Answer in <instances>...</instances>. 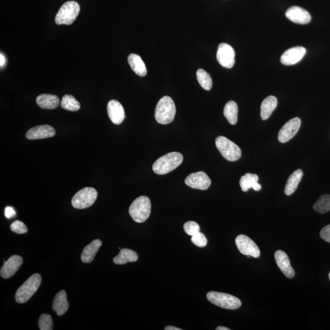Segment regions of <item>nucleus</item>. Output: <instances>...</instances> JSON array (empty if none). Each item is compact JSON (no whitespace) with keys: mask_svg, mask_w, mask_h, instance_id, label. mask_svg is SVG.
<instances>
[{"mask_svg":"<svg viewBox=\"0 0 330 330\" xmlns=\"http://www.w3.org/2000/svg\"><path fill=\"white\" fill-rule=\"evenodd\" d=\"M181 153L172 152L163 156L153 163L152 169L157 174L163 175L174 170L183 162Z\"/></svg>","mask_w":330,"mask_h":330,"instance_id":"f257e3e1","label":"nucleus"},{"mask_svg":"<svg viewBox=\"0 0 330 330\" xmlns=\"http://www.w3.org/2000/svg\"><path fill=\"white\" fill-rule=\"evenodd\" d=\"M176 111L174 101L169 96H164L160 99L156 106V120L160 124L171 123L174 119Z\"/></svg>","mask_w":330,"mask_h":330,"instance_id":"f03ea898","label":"nucleus"},{"mask_svg":"<svg viewBox=\"0 0 330 330\" xmlns=\"http://www.w3.org/2000/svg\"><path fill=\"white\" fill-rule=\"evenodd\" d=\"M41 282L42 278L39 274H34L32 275L16 292V302L18 303L27 302L39 289Z\"/></svg>","mask_w":330,"mask_h":330,"instance_id":"7ed1b4c3","label":"nucleus"},{"mask_svg":"<svg viewBox=\"0 0 330 330\" xmlns=\"http://www.w3.org/2000/svg\"><path fill=\"white\" fill-rule=\"evenodd\" d=\"M151 203L148 197L142 196L134 200L129 208V214L134 222H145L150 216Z\"/></svg>","mask_w":330,"mask_h":330,"instance_id":"20e7f679","label":"nucleus"},{"mask_svg":"<svg viewBox=\"0 0 330 330\" xmlns=\"http://www.w3.org/2000/svg\"><path fill=\"white\" fill-rule=\"evenodd\" d=\"M207 300L215 305L226 309H237L242 305L238 298L228 294L211 291L207 294Z\"/></svg>","mask_w":330,"mask_h":330,"instance_id":"39448f33","label":"nucleus"},{"mask_svg":"<svg viewBox=\"0 0 330 330\" xmlns=\"http://www.w3.org/2000/svg\"><path fill=\"white\" fill-rule=\"evenodd\" d=\"M80 11V6L77 2H67L62 5L55 17L57 25H71L76 20Z\"/></svg>","mask_w":330,"mask_h":330,"instance_id":"423d86ee","label":"nucleus"},{"mask_svg":"<svg viewBox=\"0 0 330 330\" xmlns=\"http://www.w3.org/2000/svg\"><path fill=\"white\" fill-rule=\"evenodd\" d=\"M216 145L224 158L230 162H235L241 158L240 147L227 138L220 136L217 138Z\"/></svg>","mask_w":330,"mask_h":330,"instance_id":"0eeeda50","label":"nucleus"},{"mask_svg":"<svg viewBox=\"0 0 330 330\" xmlns=\"http://www.w3.org/2000/svg\"><path fill=\"white\" fill-rule=\"evenodd\" d=\"M98 198V191L91 187L82 189L72 198V204L77 209H84L92 206Z\"/></svg>","mask_w":330,"mask_h":330,"instance_id":"6e6552de","label":"nucleus"},{"mask_svg":"<svg viewBox=\"0 0 330 330\" xmlns=\"http://www.w3.org/2000/svg\"><path fill=\"white\" fill-rule=\"evenodd\" d=\"M236 244L239 251L243 255H249L255 258L260 256L261 253L258 245L248 236L242 235L237 237Z\"/></svg>","mask_w":330,"mask_h":330,"instance_id":"1a4fd4ad","label":"nucleus"},{"mask_svg":"<svg viewBox=\"0 0 330 330\" xmlns=\"http://www.w3.org/2000/svg\"><path fill=\"white\" fill-rule=\"evenodd\" d=\"M235 51L229 45L220 44L218 48L217 59L218 62L226 68H232L235 64Z\"/></svg>","mask_w":330,"mask_h":330,"instance_id":"9d476101","label":"nucleus"},{"mask_svg":"<svg viewBox=\"0 0 330 330\" xmlns=\"http://www.w3.org/2000/svg\"><path fill=\"white\" fill-rule=\"evenodd\" d=\"M301 120L299 118H293L287 122L279 132V142L282 143L289 142L299 132Z\"/></svg>","mask_w":330,"mask_h":330,"instance_id":"9b49d317","label":"nucleus"},{"mask_svg":"<svg viewBox=\"0 0 330 330\" xmlns=\"http://www.w3.org/2000/svg\"><path fill=\"white\" fill-rule=\"evenodd\" d=\"M185 183L192 188L206 190L211 185L209 176L203 171H199L189 175L185 179Z\"/></svg>","mask_w":330,"mask_h":330,"instance_id":"f8f14e48","label":"nucleus"},{"mask_svg":"<svg viewBox=\"0 0 330 330\" xmlns=\"http://www.w3.org/2000/svg\"><path fill=\"white\" fill-rule=\"evenodd\" d=\"M22 264H23V259L21 256H12L8 259L7 261H4V265L0 271L1 277L4 279H8L14 276Z\"/></svg>","mask_w":330,"mask_h":330,"instance_id":"ddd939ff","label":"nucleus"},{"mask_svg":"<svg viewBox=\"0 0 330 330\" xmlns=\"http://www.w3.org/2000/svg\"><path fill=\"white\" fill-rule=\"evenodd\" d=\"M306 53V50L303 47L290 48L282 54L281 63L286 66L296 65L303 59Z\"/></svg>","mask_w":330,"mask_h":330,"instance_id":"4468645a","label":"nucleus"},{"mask_svg":"<svg viewBox=\"0 0 330 330\" xmlns=\"http://www.w3.org/2000/svg\"><path fill=\"white\" fill-rule=\"evenodd\" d=\"M286 17L294 23L307 24L312 20L308 12L299 6H292L286 12Z\"/></svg>","mask_w":330,"mask_h":330,"instance_id":"2eb2a0df","label":"nucleus"},{"mask_svg":"<svg viewBox=\"0 0 330 330\" xmlns=\"http://www.w3.org/2000/svg\"><path fill=\"white\" fill-rule=\"evenodd\" d=\"M56 132L54 128L49 125H42L31 128L26 133L28 140H40L47 139L55 135Z\"/></svg>","mask_w":330,"mask_h":330,"instance_id":"dca6fc26","label":"nucleus"},{"mask_svg":"<svg viewBox=\"0 0 330 330\" xmlns=\"http://www.w3.org/2000/svg\"><path fill=\"white\" fill-rule=\"evenodd\" d=\"M107 112L112 123L116 125L121 124L126 118L123 105L116 100H111L108 102Z\"/></svg>","mask_w":330,"mask_h":330,"instance_id":"f3484780","label":"nucleus"},{"mask_svg":"<svg viewBox=\"0 0 330 330\" xmlns=\"http://www.w3.org/2000/svg\"><path fill=\"white\" fill-rule=\"evenodd\" d=\"M275 259L278 267L285 276L288 278H293L295 276V271L292 267L289 257L286 253L278 250L275 253Z\"/></svg>","mask_w":330,"mask_h":330,"instance_id":"a211bd4d","label":"nucleus"},{"mask_svg":"<svg viewBox=\"0 0 330 330\" xmlns=\"http://www.w3.org/2000/svg\"><path fill=\"white\" fill-rule=\"evenodd\" d=\"M69 308V303L67 300L65 290H60L54 297L52 304V309L56 313L57 316L65 315Z\"/></svg>","mask_w":330,"mask_h":330,"instance_id":"6ab92c4d","label":"nucleus"},{"mask_svg":"<svg viewBox=\"0 0 330 330\" xmlns=\"http://www.w3.org/2000/svg\"><path fill=\"white\" fill-rule=\"evenodd\" d=\"M102 244V242L101 240L95 239L86 246L82 253V262L86 264L91 263L94 260L95 256L97 254L99 249H100Z\"/></svg>","mask_w":330,"mask_h":330,"instance_id":"aec40b11","label":"nucleus"},{"mask_svg":"<svg viewBox=\"0 0 330 330\" xmlns=\"http://www.w3.org/2000/svg\"><path fill=\"white\" fill-rule=\"evenodd\" d=\"M259 177L255 174L246 173L243 176L240 180V185L243 191H247L249 189L253 188V190L258 191L261 190V185L258 183Z\"/></svg>","mask_w":330,"mask_h":330,"instance_id":"412c9836","label":"nucleus"},{"mask_svg":"<svg viewBox=\"0 0 330 330\" xmlns=\"http://www.w3.org/2000/svg\"><path fill=\"white\" fill-rule=\"evenodd\" d=\"M36 103L41 108L53 110L59 107L60 99L55 95L43 94L38 96Z\"/></svg>","mask_w":330,"mask_h":330,"instance_id":"4be33fe9","label":"nucleus"},{"mask_svg":"<svg viewBox=\"0 0 330 330\" xmlns=\"http://www.w3.org/2000/svg\"><path fill=\"white\" fill-rule=\"evenodd\" d=\"M128 62L137 75L145 76L147 74V69L145 63L139 55L137 54H130L128 57Z\"/></svg>","mask_w":330,"mask_h":330,"instance_id":"5701e85b","label":"nucleus"},{"mask_svg":"<svg viewBox=\"0 0 330 330\" xmlns=\"http://www.w3.org/2000/svg\"><path fill=\"white\" fill-rule=\"evenodd\" d=\"M278 104L277 99L273 95L268 96L262 102L261 117L262 120H267L271 116Z\"/></svg>","mask_w":330,"mask_h":330,"instance_id":"b1692460","label":"nucleus"},{"mask_svg":"<svg viewBox=\"0 0 330 330\" xmlns=\"http://www.w3.org/2000/svg\"><path fill=\"white\" fill-rule=\"evenodd\" d=\"M302 177L303 171L301 169H297L296 171L294 172L287 179L286 187L284 188L285 195L287 196L293 195L297 190Z\"/></svg>","mask_w":330,"mask_h":330,"instance_id":"393cba45","label":"nucleus"},{"mask_svg":"<svg viewBox=\"0 0 330 330\" xmlns=\"http://www.w3.org/2000/svg\"><path fill=\"white\" fill-rule=\"evenodd\" d=\"M139 259V256L135 251L132 249L123 248L121 249L119 255L113 259L115 264L124 265L127 262H136Z\"/></svg>","mask_w":330,"mask_h":330,"instance_id":"a878e982","label":"nucleus"},{"mask_svg":"<svg viewBox=\"0 0 330 330\" xmlns=\"http://www.w3.org/2000/svg\"><path fill=\"white\" fill-rule=\"evenodd\" d=\"M224 115L229 123L235 125L238 120V106L235 101H230L224 108Z\"/></svg>","mask_w":330,"mask_h":330,"instance_id":"bb28decb","label":"nucleus"},{"mask_svg":"<svg viewBox=\"0 0 330 330\" xmlns=\"http://www.w3.org/2000/svg\"><path fill=\"white\" fill-rule=\"evenodd\" d=\"M61 106L63 109L69 111H76L80 110V104L72 95H65L61 102Z\"/></svg>","mask_w":330,"mask_h":330,"instance_id":"cd10ccee","label":"nucleus"},{"mask_svg":"<svg viewBox=\"0 0 330 330\" xmlns=\"http://www.w3.org/2000/svg\"><path fill=\"white\" fill-rule=\"evenodd\" d=\"M314 209L319 213H325L330 211V195L320 197L314 205Z\"/></svg>","mask_w":330,"mask_h":330,"instance_id":"c85d7f7f","label":"nucleus"},{"mask_svg":"<svg viewBox=\"0 0 330 330\" xmlns=\"http://www.w3.org/2000/svg\"><path fill=\"white\" fill-rule=\"evenodd\" d=\"M197 76L199 83L201 87L207 91L210 90L212 86V80L209 74H208L204 70L200 69L197 70Z\"/></svg>","mask_w":330,"mask_h":330,"instance_id":"c756f323","label":"nucleus"},{"mask_svg":"<svg viewBox=\"0 0 330 330\" xmlns=\"http://www.w3.org/2000/svg\"><path fill=\"white\" fill-rule=\"evenodd\" d=\"M38 325L41 330L53 329V323L52 317L47 314H43L40 317Z\"/></svg>","mask_w":330,"mask_h":330,"instance_id":"7c9ffc66","label":"nucleus"},{"mask_svg":"<svg viewBox=\"0 0 330 330\" xmlns=\"http://www.w3.org/2000/svg\"><path fill=\"white\" fill-rule=\"evenodd\" d=\"M184 229L188 235L193 236L200 232V227L197 222L190 221L184 224Z\"/></svg>","mask_w":330,"mask_h":330,"instance_id":"2f4dec72","label":"nucleus"},{"mask_svg":"<svg viewBox=\"0 0 330 330\" xmlns=\"http://www.w3.org/2000/svg\"><path fill=\"white\" fill-rule=\"evenodd\" d=\"M11 229L17 235H24L28 232V228L23 222L19 220H15L11 225Z\"/></svg>","mask_w":330,"mask_h":330,"instance_id":"473e14b6","label":"nucleus"},{"mask_svg":"<svg viewBox=\"0 0 330 330\" xmlns=\"http://www.w3.org/2000/svg\"><path fill=\"white\" fill-rule=\"evenodd\" d=\"M191 242L194 245L203 248L206 246L207 243V240L203 233L198 232L196 235L192 236Z\"/></svg>","mask_w":330,"mask_h":330,"instance_id":"72a5a7b5","label":"nucleus"},{"mask_svg":"<svg viewBox=\"0 0 330 330\" xmlns=\"http://www.w3.org/2000/svg\"><path fill=\"white\" fill-rule=\"evenodd\" d=\"M320 238L330 243V225L323 227L320 233Z\"/></svg>","mask_w":330,"mask_h":330,"instance_id":"f704fd0d","label":"nucleus"},{"mask_svg":"<svg viewBox=\"0 0 330 330\" xmlns=\"http://www.w3.org/2000/svg\"><path fill=\"white\" fill-rule=\"evenodd\" d=\"M5 217L8 219H11L16 216V212L13 207H6L5 211Z\"/></svg>","mask_w":330,"mask_h":330,"instance_id":"c9c22d12","label":"nucleus"},{"mask_svg":"<svg viewBox=\"0 0 330 330\" xmlns=\"http://www.w3.org/2000/svg\"><path fill=\"white\" fill-rule=\"evenodd\" d=\"M0 66L1 67L4 66L6 63V60L4 55L1 53V55H0Z\"/></svg>","mask_w":330,"mask_h":330,"instance_id":"e433bc0d","label":"nucleus"},{"mask_svg":"<svg viewBox=\"0 0 330 330\" xmlns=\"http://www.w3.org/2000/svg\"><path fill=\"white\" fill-rule=\"evenodd\" d=\"M165 330H182V329L178 328V327H175V326H166L165 328Z\"/></svg>","mask_w":330,"mask_h":330,"instance_id":"4c0bfd02","label":"nucleus"},{"mask_svg":"<svg viewBox=\"0 0 330 330\" xmlns=\"http://www.w3.org/2000/svg\"><path fill=\"white\" fill-rule=\"evenodd\" d=\"M217 330H230L228 328L225 327V326H220L216 328Z\"/></svg>","mask_w":330,"mask_h":330,"instance_id":"58836bf2","label":"nucleus"},{"mask_svg":"<svg viewBox=\"0 0 330 330\" xmlns=\"http://www.w3.org/2000/svg\"><path fill=\"white\" fill-rule=\"evenodd\" d=\"M328 277H329V280H330V272H329V274Z\"/></svg>","mask_w":330,"mask_h":330,"instance_id":"ea45409f","label":"nucleus"}]
</instances>
